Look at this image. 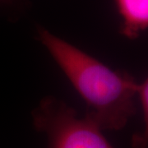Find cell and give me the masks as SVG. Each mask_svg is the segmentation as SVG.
I'll use <instances>...</instances> for the list:
<instances>
[{
  "label": "cell",
  "instance_id": "6da1fadb",
  "mask_svg": "<svg viewBox=\"0 0 148 148\" xmlns=\"http://www.w3.org/2000/svg\"><path fill=\"white\" fill-rule=\"evenodd\" d=\"M38 39L87 106L88 117L102 130L125 127L136 111L138 83L126 72L114 70L44 27Z\"/></svg>",
  "mask_w": 148,
  "mask_h": 148
},
{
  "label": "cell",
  "instance_id": "7a4b0ae2",
  "mask_svg": "<svg viewBox=\"0 0 148 148\" xmlns=\"http://www.w3.org/2000/svg\"><path fill=\"white\" fill-rule=\"evenodd\" d=\"M32 121L47 138L46 148H114L95 122L80 118L73 107L53 96L40 101Z\"/></svg>",
  "mask_w": 148,
  "mask_h": 148
},
{
  "label": "cell",
  "instance_id": "3957f363",
  "mask_svg": "<svg viewBox=\"0 0 148 148\" xmlns=\"http://www.w3.org/2000/svg\"><path fill=\"white\" fill-rule=\"evenodd\" d=\"M121 18L120 33L127 39H137L148 31V0H114Z\"/></svg>",
  "mask_w": 148,
  "mask_h": 148
},
{
  "label": "cell",
  "instance_id": "277c9868",
  "mask_svg": "<svg viewBox=\"0 0 148 148\" xmlns=\"http://www.w3.org/2000/svg\"><path fill=\"white\" fill-rule=\"evenodd\" d=\"M138 98L143 109L144 127L142 132L135 133L132 138V148H148V76L139 83Z\"/></svg>",
  "mask_w": 148,
  "mask_h": 148
},
{
  "label": "cell",
  "instance_id": "5b68a950",
  "mask_svg": "<svg viewBox=\"0 0 148 148\" xmlns=\"http://www.w3.org/2000/svg\"><path fill=\"white\" fill-rule=\"evenodd\" d=\"M12 0H0V3H9Z\"/></svg>",
  "mask_w": 148,
  "mask_h": 148
}]
</instances>
